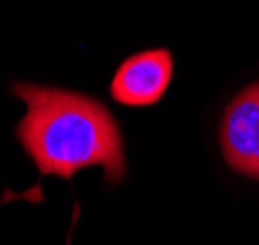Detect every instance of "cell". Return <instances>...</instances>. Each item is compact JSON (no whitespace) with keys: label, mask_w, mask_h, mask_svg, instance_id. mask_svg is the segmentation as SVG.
<instances>
[{"label":"cell","mask_w":259,"mask_h":245,"mask_svg":"<svg viewBox=\"0 0 259 245\" xmlns=\"http://www.w3.org/2000/svg\"><path fill=\"white\" fill-rule=\"evenodd\" d=\"M174 76L168 49H150L123 61L111 80V97L123 105H152L162 100Z\"/></svg>","instance_id":"cell-3"},{"label":"cell","mask_w":259,"mask_h":245,"mask_svg":"<svg viewBox=\"0 0 259 245\" xmlns=\"http://www.w3.org/2000/svg\"><path fill=\"white\" fill-rule=\"evenodd\" d=\"M14 91L27 105L18 138L43 175L68 179L78 169L102 166L107 183L125 177L123 136L100 102L24 82L14 84Z\"/></svg>","instance_id":"cell-1"},{"label":"cell","mask_w":259,"mask_h":245,"mask_svg":"<svg viewBox=\"0 0 259 245\" xmlns=\"http://www.w3.org/2000/svg\"><path fill=\"white\" fill-rule=\"evenodd\" d=\"M221 148L230 168L259 179V82L228 104L221 123Z\"/></svg>","instance_id":"cell-2"}]
</instances>
